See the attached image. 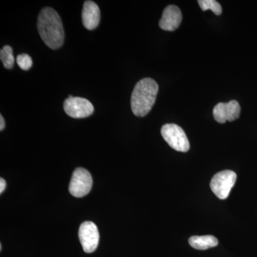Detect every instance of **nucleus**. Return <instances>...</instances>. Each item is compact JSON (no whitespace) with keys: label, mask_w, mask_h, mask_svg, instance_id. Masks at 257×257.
Listing matches in <instances>:
<instances>
[{"label":"nucleus","mask_w":257,"mask_h":257,"mask_svg":"<svg viewBox=\"0 0 257 257\" xmlns=\"http://www.w3.org/2000/svg\"><path fill=\"white\" fill-rule=\"evenodd\" d=\"M241 107L239 102L236 100H231L227 103H219L213 109L214 119L217 122H226V121H232L238 119L239 116Z\"/></svg>","instance_id":"obj_8"},{"label":"nucleus","mask_w":257,"mask_h":257,"mask_svg":"<svg viewBox=\"0 0 257 257\" xmlns=\"http://www.w3.org/2000/svg\"><path fill=\"white\" fill-rule=\"evenodd\" d=\"M189 243L192 247L198 250H206L218 245V240L211 235L193 236L189 238Z\"/></svg>","instance_id":"obj_11"},{"label":"nucleus","mask_w":257,"mask_h":257,"mask_svg":"<svg viewBox=\"0 0 257 257\" xmlns=\"http://www.w3.org/2000/svg\"><path fill=\"white\" fill-rule=\"evenodd\" d=\"M162 138L172 149L178 152H187L190 148L188 139L180 126L175 124H167L161 130Z\"/></svg>","instance_id":"obj_3"},{"label":"nucleus","mask_w":257,"mask_h":257,"mask_svg":"<svg viewBox=\"0 0 257 257\" xmlns=\"http://www.w3.org/2000/svg\"><path fill=\"white\" fill-rule=\"evenodd\" d=\"M17 63L19 67L23 70L27 71L31 68L32 64V60L30 55L27 54H22L17 57Z\"/></svg>","instance_id":"obj_14"},{"label":"nucleus","mask_w":257,"mask_h":257,"mask_svg":"<svg viewBox=\"0 0 257 257\" xmlns=\"http://www.w3.org/2000/svg\"><path fill=\"white\" fill-rule=\"evenodd\" d=\"M159 86L152 78H144L137 83L131 96V107L137 116H146L155 104Z\"/></svg>","instance_id":"obj_2"},{"label":"nucleus","mask_w":257,"mask_h":257,"mask_svg":"<svg viewBox=\"0 0 257 257\" xmlns=\"http://www.w3.org/2000/svg\"><path fill=\"white\" fill-rule=\"evenodd\" d=\"M92 184V175L89 171L84 168L76 169L69 184V193L75 197H84L90 192Z\"/></svg>","instance_id":"obj_5"},{"label":"nucleus","mask_w":257,"mask_h":257,"mask_svg":"<svg viewBox=\"0 0 257 257\" xmlns=\"http://www.w3.org/2000/svg\"><path fill=\"white\" fill-rule=\"evenodd\" d=\"M79 238L84 251L92 253L99 242V232L96 225L92 221H84L79 229Z\"/></svg>","instance_id":"obj_7"},{"label":"nucleus","mask_w":257,"mask_h":257,"mask_svg":"<svg viewBox=\"0 0 257 257\" xmlns=\"http://www.w3.org/2000/svg\"><path fill=\"white\" fill-rule=\"evenodd\" d=\"M236 181V174L231 170H224L216 174L211 179L210 187L213 193L220 199L229 197Z\"/></svg>","instance_id":"obj_4"},{"label":"nucleus","mask_w":257,"mask_h":257,"mask_svg":"<svg viewBox=\"0 0 257 257\" xmlns=\"http://www.w3.org/2000/svg\"><path fill=\"white\" fill-rule=\"evenodd\" d=\"M82 18L83 25L87 30H92L97 28L101 18L99 6L90 0L84 2Z\"/></svg>","instance_id":"obj_10"},{"label":"nucleus","mask_w":257,"mask_h":257,"mask_svg":"<svg viewBox=\"0 0 257 257\" xmlns=\"http://www.w3.org/2000/svg\"><path fill=\"white\" fill-rule=\"evenodd\" d=\"M6 182L4 179H0V194L4 192L5 188H6Z\"/></svg>","instance_id":"obj_15"},{"label":"nucleus","mask_w":257,"mask_h":257,"mask_svg":"<svg viewBox=\"0 0 257 257\" xmlns=\"http://www.w3.org/2000/svg\"><path fill=\"white\" fill-rule=\"evenodd\" d=\"M198 4L203 11L210 10L216 15H220L222 13L221 5L215 0H199Z\"/></svg>","instance_id":"obj_13"},{"label":"nucleus","mask_w":257,"mask_h":257,"mask_svg":"<svg viewBox=\"0 0 257 257\" xmlns=\"http://www.w3.org/2000/svg\"><path fill=\"white\" fill-rule=\"evenodd\" d=\"M0 59L6 69H12L14 67L15 58L13 48L9 45H5L0 50Z\"/></svg>","instance_id":"obj_12"},{"label":"nucleus","mask_w":257,"mask_h":257,"mask_svg":"<svg viewBox=\"0 0 257 257\" xmlns=\"http://www.w3.org/2000/svg\"><path fill=\"white\" fill-rule=\"evenodd\" d=\"M64 110L71 117L81 119L92 115L94 109L92 103L87 99L69 95L64 101Z\"/></svg>","instance_id":"obj_6"},{"label":"nucleus","mask_w":257,"mask_h":257,"mask_svg":"<svg viewBox=\"0 0 257 257\" xmlns=\"http://www.w3.org/2000/svg\"><path fill=\"white\" fill-rule=\"evenodd\" d=\"M182 20V12L177 6L170 5L164 10L160 21V27L165 31H175Z\"/></svg>","instance_id":"obj_9"},{"label":"nucleus","mask_w":257,"mask_h":257,"mask_svg":"<svg viewBox=\"0 0 257 257\" xmlns=\"http://www.w3.org/2000/svg\"><path fill=\"white\" fill-rule=\"evenodd\" d=\"M2 248H3V245H2L1 243V244H0V251H2Z\"/></svg>","instance_id":"obj_17"},{"label":"nucleus","mask_w":257,"mask_h":257,"mask_svg":"<svg viewBox=\"0 0 257 257\" xmlns=\"http://www.w3.org/2000/svg\"><path fill=\"white\" fill-rule=\"evenodd\" d=\"M5 126V122L4 118H3V115H0V130L3 131L4 130Z\"/></svg>","instance_id":"obj_16"},{"label":"nucleus","mask_w":257,"mask_h":257,"mask_svg":"<svg viewBox=\"0 0 257 257\" xmlns=\"http://www.w3.org/2000/svg\"><path fill=\"white\" fill-rule=\"evenodd\" d=\"M37 29L42 40L50 48L57 50L63 45V25L60 15L55 10L45 8L41 10L37 20Z\"/></svg>","instance_id":"obj_1"}]
</instances>
